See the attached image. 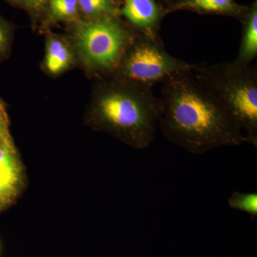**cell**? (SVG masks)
I'll return each mask as SVG.
<instances>
[{"mask_svg": "<svg viewBox=\"0 0 257 257\" xmlns=\"http://www.w3.org/2000/svg\"><path fill=\"white\" fill-rule=\"evenodd\" d=\"M112 1L115 3V1H116V0H112Z\"/></svg>", "mask_w": 257, "mask_h": 257, "instance_id": "cell-17", "label": "cell"}, {"mask_svg": "<svg viewBox=\"0 0 257 257\" xmlns=\"http://www.w3.org/2000/svg\"><path fill=\"white\" fill-rule=\"evenodd\" d=\"M242 35L237 57L234 60L236 63L250 65L257 57V4L253 3L247 15L242 20Z\"/></svg>", "mask_w": 257, "mask_h": 257, "instance_id": "cell-9", "label": "cell"}, {"mask_svg": "<svg viewBox=\"0 0 257 257\" xmlns=\"http://www.w3.org/2000/svg\"><path fill=\"white\" fill-rule=\"evenodd\" d=\"M249 8L238 5L234 0H173L165 9V13L186 10L202 15H226L242 21Z\"/></svg>", "mask_w": 257, "mask_h": 257, "instance_id": "cell-8", "label": "cell"}, {"mask_svg": "<svg viewBox=\"0 0 257 257\" xmlns=\"http://www.w3.org/2000/svg\"><path fill=\"white\" fill-rule=\"evenodd\" d=\"M197 65L170 55L160 37L151 38L136 34L126 47L114 74L120 80L153 87L170 74L194 69Z\"/></svg>", "mask_w": 257, "mask_h": 257, "instance_id": "cell-5", "label": "cell"}, {"mask_svg": "<svg viewBox=\"0 0 257 257\" xmlns=\"http://www.w3.org/2000/svg\"><path fill=\"white\" fill-rule=\"evenodd\" d=\"M47 10L49 19L52 22L75 23L79 20L78 0H50Z\"/></svg>", "mask_w": 257, "mask_h": 257, "instance_id": "cell-11", "label": "cell"}, {"mask_svg": "<svg viewBox=\"0 0 257 257\" xmlns=\"http://www.w3.org/2000/svg\"><path fill=\"white\" fill-rule=\"evenodd\" d=\"M196 80L229 112L248 143L257 147V69L232 62L198 64Z\"/></svg>", "mask_w": 257, "mask_h": 257, "instance_id": "cell-3", "label": "cell"}, {"mask_svg": "<svg viewBox=\"0 0 257 257\" xmlns=\"http://www.w3.org/2000/svg\"><path fill=\"white\" fill-rule=\"evenodd\" d=\"M165 10L155 0H123L119 9L135 33L151 38H160L159 30Z\"/></svg>", "mask_w": 257, "mask_h": 257, "instance_id": "cell-6", "label": "cell"}, {"mask_svg": "<svg viewBox=\"0 0 257 257\" xmlns=\"http://www.w3.org/2000/svg\"><path fill=\"white\" fill-rule=\"evenodd\" d=\"M231 209L243 211L252 218L257 217V193L234 192L228 199Z\"/></svg>", "mask_w": 257, "mask_h": 257, "instance_id": "cell-13", "label": "cell"}, {"mask_svg": "<svg viewBox=\"0 0 257 257\" xmlns=\"http://www.w3.org/2000/svg\"><path fill=\"white\" fill-rule=\"evenodd\" d=\"M79 12L84 18L119 16V9L112 0H78Z\"/></svg>", "mask_w": 257, "mask_h": 257, "instance_id": "cell-12", "label": "cell"}, {"mask_svg": "<svg viewBox=\"0 0 257 257\" xmlns=\"http://www.w3.org/2000/svg\"><path fill=\"white\" fill-rule=\"evenodd\" d=\"M96 93L93 115L98 126L138 150L155 141L162 111L152 87L116 79Z\"/></svg>", "mask_w": 257, "mask_h": 257, "instance_id": "cell-2", "label": "cell"}, {"mask_svg": "<svg viewBox=\"0 0 257 257\" xmlns=\"http://www.w3.org/2000/svg\"><path fill=\"white\" fill-rule=\"evenodd\" d=\"M11 31L10 24L0 16V58L6 55L9 49Z\"/></svg>", "mask_w": 257, "mask_h": 257, "instance_id": "cell-16", "label": "cell"}, {"mask_svg": "<svg viewBox=\"0 0 257 257\" xmlns=\"http://www.w3.org/2000/svg\"><path fill=\"white\" fill-rule=\"evenodd\" d=\"M72 54L62 40L52 37L47 45L46 67L51 74H57L68 68L72 62Z\"/></svg>", "mask_w": 257, "mask_h": 257, "instance_id": "cell-10", "label": "cell"}, {"mask_svg": "<svg viewBox=\"0 0 257 257\" xmlns=\"http://www.w3.org/2000/svg\"><path fill=\"white\" fill-rule=\"evenodd\" d=\"M118 17L79 19L74 23L76 47L83 62L92 70L114 73L136 35Z\"/></svg>", "mask_w": 257, "mask_h": 257, "instance_id": "cell-4", "label": "cell"}, {"mask_svg": "<svg viewBox=\"0 0 257 257\" xmlns=\"http://www.w3.org/2000/svg\"><path fill=\"white\" fill-rule=\"evenodd\" d=\"M23 181L22 165L14 143L0 144V212L18 197Z\"/></svg>", "mask_w": 257, "mask_h": 257, "instance_id": "cell-7", "label": "cell"}, {"mask_svg": "<svg viewBox=\"0 0 257 257\" xmlns=\"http://www.w3.org/2000/svg\"><path fill=\"white\" fill-rule=\"evenodd\" d=\"M9 119L4 102L0 99V144L13 143L10 133Z\"/></svg>", "mask_w": 257, "mask_h": 257, "instance_id": "cell-15", "label": "cell"}, {"mask_svg": "<svg viewBox=\"0 0 257 257\" xmlns=\"http://www.w3.org/2000/svg\"><path fill=\"white\" fill-rule=\"evenodd\" d=\"M193 69L170 74L162 82L158 127L171 143L192 155L248 140L227 111L198 83Z\"/></svg>", "mask_w": 257, "mask_h": 257, "instance_id": "cell-1", "label": "cell"}, {"mask_svg": "<svg viewBox=\"0 0 257 257\" xmlns=\"http://www.w3.org/2000/svg\"><path fill=\"white\" fill-rule=\"evenodd\" d=\"M166 1H170V0H166Z\"/></svg>", "mask_w": 257, "mask_h": 257, "instance_id": "cell-18", "label": "cell"}, {"mask_svg": "<svg viewBox=\"0 0 257 257\" xmlns=\"http://www.w3.org/2000/svg\"><path fill=\"white\" fill-rule=\"evenodd\" d=\"M10 3L21 7L34 15H39L47 9L50 0H8Z\"/></svg>", "mask_w": 257, "mask_h": 257, "instance_id": "cell-14", "label": "cell"}]
</instances>
